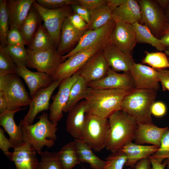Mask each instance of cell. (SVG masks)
I'll list each match as a JSON object with an SVG mask.
<instances>
[{"label":"cell","instance_id":"6da1fadb","mask_svg":"<svg viewBox=\"0 0 169 169\" xmlns=\"http://www.w3.org/2000/svg\"><path fill=\"white\" fill-rule=\"evenodd\" d=\"M129 91L88 87L84 99L86 113L108 119L112 113L121 110V102Z\"/></svg>","mask_w":169,"mask_h":169},{"label":"cell","instance_id":"7a4b0ae2","mask_svg":"<svg viewBox=\"0 0 169 169\" xmlns=\"http://www.w3.org/2000/svg\"><path fill=\"white\" fill-rule=\"evenodd\" d=\"M109 128L105 148L113 152L134 140L138 124L125 112L117 111L108 118Z\"/></svg>","mask_w":169,"mask_h":169},{"label":"cell","instance_id":"3957f363","mask_svg":"<svg viewBox=\"0 0 169 169\" xmlns=\"http://www.w3.org/2000/svg\"><path fill=\"white\" fill-rule=\"evenodd\" d=\"M39 120L34 124L28 125L24 123L22 119L21 124L23 141L31 145L38 154L43 148L52 147L54 144L57 136L58 123H54L49 119V114L44 112L37 117Z\"/></svg>","mask_w":169,"mask_h":169},{"label":"cell","instance_id":"277c9868","mask_svg":"<svg viewBox=\"0 0 169 169\" xmlns=\"http://www.w3.org/2000/svg\"><path fill=\"white\" fill-rule=\"evenodd\" d=\"M156 95L155 90L135 88L129 90L124 98L121 109L133 118L138 124L152 123L151 108Z\"/></svg>","mask_w":169,"mask_h":169},{"label":"cell","instance_id":"5b68a950","mask_svg":"<svg viewBox=\"0 0 169 169\" xmlns=\"http://www.w3.org/2000/svg\"><path fill=\"white\" fill-rule=\"evenodd\" d=\"M109 124L108 119L86 113L81 139L92 150L99 151L105 147Z\"/></svg>","mask_w":169,"mask_h":169},{"label":"cell","instance_id":"8992f818","mask_svg":"<svg viewBox=\"0 0 169 169\" xmlns=\"http://www.w3.org/2000/svg\"><path fill=\"white\" fill-rule=\"evenodd\" d=\"M140 6L141 24H144L157 38L161 39L169 25L165 13L156 1L151 0H138Z\"/></svg>","mask_w":169,"mask_h":169},{"label":"cell","instance_id":"52a82bcc","mask_svg":"<svg viewBox=\"0 0 169 169\" xmlns=\"http://www.w3.org/2000/svg\"><path fill=\"white\" fill-rule=\"evenodd\" d=\"M32 5L40 15L44 22V26L53 39L57 48L60 42L63 22L71 14V5L55 9H48L41 6L36 0Z\"/></svg>","mask_w":169,"mask_h":169},{"label":"cell","instance_id":"ba28073f","mask_svg":"<svg viewBox=\"0 0 169 169\" xmlns=\"http://www.w3.org/2000/svg\"><path fill=\"white\" fill-rule=\"evenodd\" d=\"M8 103V110H22L29 105L31 99L25 86L16 74L6 75V83L2 91Z\"/></svg>","mask_w":169,"mask_h":169},{"label":"cell","instance_id":"9c48e42d","mask_svg":"<svg viewBox=\"0 0 169 169\" xmlns=\"http://www.w3.org/2000/svg\"><path fill=\"white\" fill-rule=\"evenodd\" d=\"M115 23L111 18L102 27L93 30H88L76 46L69 53L63 56L65 61L70 56L85 49L95 47L104 49L109 41Z\"/></svg>","mask_w":169,"mask_h":169},{"label":"cell","instance_id":"30bf717a","mask_svg":"<svg viewBox=\"0 0 169 169\" xmlns=\"http://www.w3.org/2000/svg\"><path fill=\"white\" fill-rule=\"evenodd\" d=\"M27 50L28 56L26 66L35 69L38 71L45 73L51 76L59 65L64 61L63 56L59 54L57 49L39 52Z\"/></svg>","mask_w":169,"mask_h":169},{"label":"cell","instance_id":"8fae6325","mask_svg":"<svg viewBox=\"0 0 169 169\" xmlns=\"http://www.w3.org/2000/svg\"><path fill=\"white\" fill-rule=\"evenodd\" d=\"M100 47L90 48L79 51L68 58L59 66L51 76L53 81L61 82L78 72L94 54L103 49Z\"/></svg>","mask_w":169,"mask_h":169},{"label":"cell","instance_id":"7c38bea8","mask_svg":"<svg viewBox=\"0 0 169 169\" xmlns=\"http://www.w3.org/2000/svg\"><path fill=\"white\" fill-rule=\"evenodd\" d=\"M79 76L78 72L71 77L62 81L59 85L58 91L52 97L49 114V120L58 123L63 117V112L68 101L71 88Z\"/></svg>","mask_w":169,"mask_h":169},{"label":"cell","instance_id":"4fadbf2b","mask_svg":"<svg viewBox=\"0 0 169 169\" xmlns=\"http://www.w3.org/2000/svg\"><path fill=\"white\" fill-rule=\"evenodd\" d=\"M115 23L109 41L124 52L131 54L137 43L133 25L121 22Z\"/></svg>","mask_w":169,"mask_h":169},{"label":"cell","instance_id":"5bb4252c","mask_svg":"<svg viewBox=\"0 0 169 169\" xmlns=\"http://www.w3.org/2000/svg\"><path fill=\"white\" fill-rule=\"evenodd\" d=\"M88 86L95 89H117L131 90L135 88L130 73H119L110 68L107 75L103 78L88 83Z\"/></svg>","mask_w":169,"mask_h":169},{"label":"cell","instance_id":"9a60e30c","mask_svg":"<svg viewBox=\"0 0 169 169\" xmlns=\"http://www.w3.org/2000/svg\"><path fill=\"white\" fill-rule=\"evenodd\" d=\"M135 88L157 91L159 81L156 69L140 63H134L130 69Z\"/></svg>","mask_w":169,"mask_h":169},{"label":"cell","instance_id":"2e32d148","mask_svg":"<svg viewBox=\"0 0 169 169\" xmlns=\"http://www.w3.org/2000/svg\"><path fill=\"white\" fill-rule=\"evenodd\" d=\"M60 83L58 81H54L49 87L41 89L35 93L31 99L28 113L22 119L24 123L28 125L33 124L38 113L49 109L52 95Z\"/></svg>","mask_w":169,"mask_h":169},{"label":"cell","instance_id":"e0dca14e","mask_svg":"<svg viewBox=\"0 0 169 169\" xmlns=\"http://www.w3.org/2000/svg\"><path fill=\"white\" fill-rule=\"evenodd\" d=\"M103 50L92 56L78 72L88 83L99 80L107 74L110 67L105 58Z\"/></svg>","mask_w":169,"mask_h":169},{"label":"cell","instance_id":"ac0fdd59","mask_svg":"<svg viewBox=\"0 0 169 169\" xmlns=\"http://www.w3.org/2000/svg\"><path fill=\"white\" fill-rule=\"evenodd\" d=\"M103 51L109 66L116 72H130V67L135 62L131 54L124 52L109 41Z\"/></svg>","mask_w":169,"mask_h":169},{"label":"cell","instance_id":"d6986e66","mask_svg":"<svg viewBox=\"0 0 169 169\" xmlns=\"http://www.w3.org/2000/svg\"><path fill=\"white\" fill-rule=\"evenodd\" d=\"M36 151L30 144L23 142L15 146L9 158L16 169H36L39 162Z\"/></svg>","mask_w":169,"mask_h":169},{"label":"cell","instance_id":"ffe728a7","mask_svg":"<svg viewBox=\"0 0 169 169\" xmlns=\"http://www.w3.org/2000/svg\"><path fill=\"white\" fill-rule=\"evenodd\" d=\"M16 74L22 77L27 84L31 99L37 91L49 87L54 82L51 76L40 72L32 71L26 66L17 67Z\"/></svg>","mask_w":169,"mask_h":169},{"label":"cell","instance_id":"44dd1931","mask_svg":"<svg viewBox=\"0 0 169 169\" xmlns=\"http://www.w3.org/2000/svg\"><path fill=\"white\" fill-rule=\"evenodd\" d=\"M68 17L64 19L62 24L60 42L57 49L59 54L62 56L67 53H68L70 49L77 43L78 44L88 30L86 28L79 29L75 28L71 23Z\"/></svg>","mask_w":169,"mask_h":169},{"label":"cell","instance_id":"7402d4cb","mask_svg":"<svg viewBox=\"0 0 169 169\" xmlns=\"http://www.w3.org/2000/svg\"><path fill=\"white\" fill-rule=\"evenodd\" d=\"M34 0H8L6 8L9 19V29L20 27L35 1Z\"/></svg>","mask_w":169,"mask_h":169},{"label":"cell","instance_id":"603a6c76","mask_svg":"<svg viewBox=\"0 0 169 169\" xmlns=\"http://www.w3.org/2000/svg\"><path fill=\"white\" fill-rule=\"evenodd\" d=\"M167 127H158L152 123L138 124L134 140L135 143L140 145L151 144L160 147Z\"/></svg>","mask_w":169,"mask_h":169},{"label":"cell","instance_id":"cb8c5ba5","mask_svg":"<svg viewBox=\"0 0 169 169\" xmlns=\"http://www.w3.org/2000/svg\"><path fill=\"white\" fill-rule=\"evenodd\" d=\"M112 19L115 22L133 24L140 23L141 11L137 1L125 0L122 4L112 10Z\"/></svg>","mask_w":169,"mask_h":169},{"label":"cell","instance_id":"d4e9b609","mask_svg":"<svg viewBox=\"0 0 169 169\" xmlns=\"http://www.w3.org/2000/svg\"><path fill=\"white\" fill-rule=\"evenodd\" d=\"M86 113L84 100L79 102L68 112L66 129L75 139L81 138Z\"/></svg>","mask_w":169,"mask_h":169},{"label":"cell","instance_id":"484cf974","mask_svg":"<svg viewBox=\"0 0 169 169\" xmlns=\"http://www.w3.org/2000/svg\"><path fill=\"white\" fill-rule=\"evenodd\" d=\"M159 148L156 146H145L131 142L124 145L121 149L127 157L125 165L133 168L137 162L152 155Z\"/></svg>","mask_w":169,"mask_h":169},{"label":"cell","instance_id":"4316f807","mask_svg":"<svg viewBox=\"0 0 169 169\" xmlns=\"http://www.w3.org/2000/svg\"><path fill=\"white\" fill-rule=\"evenodd\" d=\"M20 110H7L0 114V125L8 133L9 140L15 146L23 142L21 123L18 125L14 120L15 114Z\"/></svg>","mask_w":169,"mask_h":169},{"label":"cell","instance_id":"83f0119b","mask_svg":"<svg viewBox=\"0 0 169 169\" xmlns=\"http://www.w3.org/2000/svg\"><path fill=\"white\" fill-rule=\"evenodd\" d=\"M77 155L80 162L89 163L92 169H104L106 161L97 156L91 148L81 139H75Z\"/></svg>","mask_w":169,"mask_h":169},{"label":"cell","instance_id":"f1b7e54d","mask_svg":"<svg viewBox=\"0 0 169 169\" xmlns=\"http://www.w3.org/2000/svg\"><path fill=\"white\" fill-rule=\"evenodd\" d=\"M42 21L39 13L32 5L20 28V31L28 46L31 43Z\"/></svg>","mask_w":169,"mask_h":169},{"label":"cell","instance_id":"f546056e","mask_svg":"<svg viewBox=\"0 0 169 169\" xmlns=\"http://www.w3.org/2000/svg\"><path fill=\"white\" fill-rule=\"evenodd\" d=\"M29 49L34 51H45L57 47L53 39L44 26L39 25L30 45Z\"/></svg>","mask_w":169,"mask_h":169},{"label":"cell","instance_id":"4dcf8cb0","mask_svg":"<svg viewBox=\"0 0 169 169\" xmlns=\"http://www.w3.org/2000/svg\"><path fill=\"white\" fill-rule=\"evenodd\" d=\"M89 11L90 20L85 28L88 30L99 28L105 25L112 18V10L107 5H102Z\"/></svg>","mask_w":169,"mask_h":169},{"label":"cell","instance_id":"1f68e13d","mask_svg":"<svg viewBox=\"0 0 169 169\" xmlns=\"http://www.w3.org/2000/svg\"><path fill=\"white\" fill-rule=\"evenodd\" d=\"M132 25L137 43L150 44L160 51L166 49L167 48L163 44L161 39L156 37L146 26L138 22Z\"/></svg>","mask_w":169,"mask_h":169},{"label":"cell","instance_id":"d6a6232c","mask_svg":"<svg viewBox=\"0 0 169 169\" xmlns=\"http://www.w3.org/2000/svg\"><path fill=\"white\" fill-rule=\"evenodd\" d=\"M57 155L58 161L63 169H72L80 162L74 141L63 146Z\"/></svg>","mask_w":169,"mask_h":169},{"label":"cell","instance_id":"836d02e7","mask_svg":"<svg viewBox=\"0 0 169 169\" xmlns=\"http://www.w3.org/2000/svg\"><path fill=\"white\" fill-rule=\"evenodd\" d=\"M88 87L87 82L79 75L71 88L68 101L64 112H68L81 100L84 99Z\"/></svg>","mask_w":169,"mask_h":169},{"label":"cell","instance_id":"e575fe53","mask_svg":"<svg viewBox=\"0 0 169 169\" xmlns=\"http://www.w3.org/2000/svg\"><path fill=\"white\" fill-rule=\"evenodd\" d=\"M146 55L142 61L156 69L169 68V60L165 54L162 52H145Z\"/></svg>","mask_w":169,"mask_h":169},{"label":"cell","instance_id":"d590c367","mask_svg":"<svg viewBox=\"0 0 169 169\" xmlns=\"http://www.w3.org/2000/svg\"><path fill=\"white\" fill-rule=\"evenodd\" d=\"M5 48L17 67L26 66L28 52L27 49L25 48L24 46L7 45Z\"/></svg>","mask_w":169,"mask_h":169},{"label":"cell","instance_id":"8d00e7d4","mask_svg":"<svg viewBox=\"0 0 169 169\" xmlns=\"http://www.w3.org/2000/svg\"><path fill=\"white\" fill-rule=\"evenodd\" d=\"M6 0H0V46L7 45V36L9 30Z\"/></svg>","mask_w":169,"mask_h":169},{"label":"cell","instance_id":"74e56055","mask_svg":"<svg viewBox=\"0 0 169 169\" xmlns=\"http://www.w3.org/2000/svg\"><path fill=\"white\" fill-rule=\"evenodd\" d=\"M39 154L41 160L36 169H63L58 161L57 152L46 151Z\"/></svg>","mask_w":169,"mask_h":169},{"label":"cell","instance_id":"f35d334b","mask_svg":"<svg viewBox=\"0 0 169 169\" xmlns=\"http://www.w3.org/2000/svg\"><path fill=\"white\" fill-rule=\"evenodd\" d=\"M17 66L9 55L5 47L0 46V75L15 74Z\"/></svg>","mask_w":169,"mask_h":169},{"label":"cell","instance_id":"ab89813d","mask_svg":"<svg viewBox=\"0 0 169 169\" xmlns=\"http://www.w3.org/2000/svg\"><path fill=\"white\" fill-rule=\"evenodd\" d=\"M127 160L126 155L120 149L112 152L105 158L106 163L104 169H123Z\"/></svg>","mask_w":169,"mask_h":169},{"label":"cell","instance_id":"60d3db41","mask_svg":"<svg viewBox=\"0 0 169 169\" xmlns=\"http://www.w3.org/2000/svg\"><path fill=\"white\" fill-rule=\"evenodd\" d=\"M151 157L161 163L169 160V126L162 136L159 149Z\"/></svg>","mask_w":169,"mask_h":169},{"label":"cell","instance_id":"b9f144b4","mask_svg":"<svg viewBox=\"0 0 169 169\" xmlns=\"http://www.w3.org/2000/svg\"><path fill=\"white\" fill-rule=\"evenodd\" d=\"M43 7L48 9H55L64 6L78 4L77 0H37Z\"/></svg>","mask_w":169,"mask_h":169},{"label":"cell","instance_id":"7bdbcfd3","mask_svg":"<svg viewBox=\"0 0 169 169\" xmlns=\"http://www.w3.org/2000/svg\"><path fill=\"white\" fill-rule=\"evenodd\" d=\"M7 45H19L24 46L27 45L26 42L18 28L14 27L9 29L7 36Z\"/></svg>","mask_w":169,"mask_h":169},{"label":"cell","instance_id":"ee69618b","mask_svg":"<svg viewBox=\"0 0 169 169\" xmlns=\"http://www.w3.org/2000/svg\"><path fill=\"white\" fill-rule=\"evenodd\" d=\"M15 146L9 139L5 136L3 130L0 128V148L4 154L9 158L11 152L9 151V149L14 148Z\"/></svg>","mask_w":169,"mask_h":169},{"label":"cell","instance_id":"f6af8a7d","mask_svg":"<svg viewBox=\"0 0 169 169\" xmlns=\"http://www.w3.org/2000/svg\"><path fill=\"white\" fill-rule=\"evenodd\" d=\"M156 70L158 79L161 84L163 90L169 91V70L165 69Z\"/></svg>","mask_w":169,"mask_h":169},{"label":"cell","instance_id":"bcb514c9","mask_svg":"<svg viewBox=\"0 0 169 169\" xmlns=\"http://www.w3.org/2000/svg\"><path fill=\"white\" fill-rule=\"evenodd\" d=\"M77 1L78 4L91 10L102 5H106L107 0H77Z\"/></svg>","mask_w":169,"mask_h":169},{"label":"cell","instance_id":"7dc6e473","mask_svg":"<svg viewBox=\"0 0 169 169\" xmlns=\"http://www.w3.org/2000/svg\"><path fill=\"white\" fill-rule=\"evenodd\" d=\"M166 112V108L162 102H155L151 108V115L158 117H161L165 115Z\"/></svg>","mask_w":169,"mask_h":169},{"label":"cell","instance_id":"c3c4849f","mask_svg":"<svg viewBox=\"0 0 169 169\" xmlns=\"http://www.w3.org/2000/svg\"><path fill=\"white\" fill-rule=\"evenodd\" d=\"M72 10L74 13L81 17L87 23L89 22L90 18V13L89 10L83 6L78 4H73L71 5Z\"/></svg>","mask_w":169,"mask_h":169},{"label":"cell","instance_id":"681fc988","mask_svg":"<svg viewBox=\"0 0 169 169\" xmlns=\"http://www.w3.org/2000/svg\"><path fill=\"white\" fill-rule=\"evenodd\" d=\"M68 18L72 25L75 28L82 29L85 28L87 23L80 16L76 13L71 14Z\"/></svg>","mask_w":169,"mask_h":169},{"label":"cell","instance_id":"f907efd6","mask_svg":"<svg viewBox=\"0 0 169 169\" xmlns=\"http://www.w3.org/2000/svg\"><path fill=\"white\" fill-rule=\"evenodd\" d=\"M134 168V169H152L149 157L139 161Z\"/></svg>","mask_w":169,"mask_h":169},{"label":"cell","instance_id":"816d5d0a","mask_svg":"<svg viewBox=\"0 0 169 169\" xmlns=\"http://www.w3.org/2000/svg\"><path fill=\"white\" fill-rule=\"evenodd\" d=\"M151 160L152 169H165L167 163V160H165L163 163H161L155 159L149 156Z\"/></svg>","mask_w":169,"mask_h":169},{"label":"cell","instance_id":"f5cc1de1","mask_svg":"<svg viewBox=\"0 0 169 169\" xmlns=\"http://www.w3.org/2000/svg\"><path fill=\"white\" fill-rule=\"evenodd\" d=\"M8 110V103L2 91H0V114Z\"/></svg>","mask_w":169,"mask_h":169},{"label":"cell","instance_id":"db71d44e","mask_svg":"<svg viewBox=\"0 0 169 169\" xmlns=\"http://www.w3.org/2000/svg\"><path fill=\"white\" fill-rule=\"evenodd\" d=\"M125 0H107V5L112 10L123 3Z\"/></svg>","mask_w":169,"mask_h":169},{"label":"cell","instance_id":"11a10c76","mask_svg":"<svg viewBox=\"0 0 169 169\" xmlns=\"http://www.w3.org/2000/svg\"><path fill=\"white\" fill-rule=\"evenodd\" d=\"M160 39L166 48L169 47V33L164 34Z\"/></svg>","mask_w":169,"mask_h":169},{"label":"cell","instance_id":"9f6ffc18","mask_svg":"<svg viewBox=\"0 0 169 169\" xmlns=\"http://www.w3.org/2000/svg\"><path fill=\"white\" fill-rule=\"evenodd\" d=\"M156 1L163 10L166 9L169 4V0H157Z\"/></svg>","mask_w":169,"mask_h":169},{"label":"cell","instance_id":"6f0895ef","mask_svg":"<svg viewBox=\"0 0 169 169\" xmlns=\"http://www.w3.org/2000/svg\"><path fill=\"white\" fill-rule=\"evenodd\" d=\"M6 83V75H0V91H2Z\"/></svg>","mask_w":169,"mask_h":169},{"label":"cell","instance_id":"680465c9","mask_svg":"<svg viewBox=\"0 0 169 169\" xmlns=\"http://www.w3.org/2000/svg\"><path fill=\"white\" fill-rule=\"evenodd\" d=\"M166 11L165 13L166 18L169 22V4L166 9Z\"/></svg>","mask_w":169,"mask_h":169},{"label":"cell","instance_id":"91938a15","mask_svg":"<svg viewBox=\"0 0 169 169\" xmlns=\"http://www.w3.org/2000/svg\"><path fill=\"white\" fill-rule=\"evenodd\" d=\"M164 51L166 54L169 56V47L167 48ZM168 59L169 60V58Z\"/></svg>","mask_w":169,"mask_h":169},{"label":"cell","instance_id":"94428289","mask_svg":"<svg viewBox=\"0 0 169 169\" xmlns=\"http://www.w3.org/2000/svg\"><path fill=\"white\" fill-rule=\"evenodd\" d=\"M169 33V25L167 28V29L166 30L164 34H166V33Z\"/></svg>","mask_w":169,"mask_h":169},{"label":"cell","instance_id":"6125c7cd","mask_svg":"<svg viewBox=\"0 0 169 169\" xmlns=\"http://www.w3.org/2000/svg\"><path fill=\"white\" fill-rule=\"evenodd\" d=\"M167 160V163L166 165L167 169H169V160Z\"/></svg>","mask_w":169,"mask_h":169}]
</instances>
